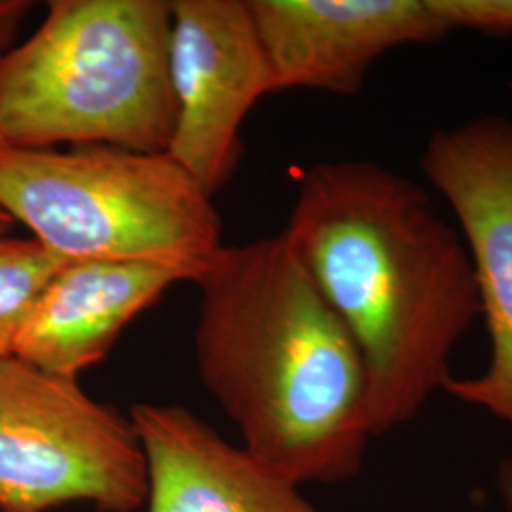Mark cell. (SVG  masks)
I'll list each match as a JSON object with an SVG mask.
<instances>
[{
    "label": "cell",
    "mask_w": 512,
    "mask_h": 512,
    "mask_svg": "<svg viewBox=\"0 0 512 512\" xmlns=\"http://www.w3.org/2000/svg\"><path fill=\"white\" fill-rule=\"evenodd\" d=\"M283 234L363 355L372 437L416 420L480 317L458 226L416 181L340 160L302 175Z\"/></svg>",
    "instance_id": "cell-1"
},
{
    "label": "cell",
    "mask_w": 512,
    "mask_h": 512,
    "mask_svg": "<svg viewBox=\"0 0 512 512\" xmlns=\"http://www.w3.org/2000/svg\"><path fill=\"white\" fill-rule=\"evenodd\" d=\"M194 283L198 374L243 448L298 486L359 475L365 361L285 234L222 245Z\"/></svg>",
    "instance_id": "cell-2"
},
{
    "label": "cell",
    "mask_w": 512,
    "mask_h": 512,
    "mask_svg": "<svg viewBox=\"0 0 512 512\" xmlns=\"http://www.w3.org/2000/svg\"><path fill=\"white\" fill-rule=\"evenodd\" d=\"M171 2L54 0L0 55V143L167 152Z\"/></svg>",
    "instance_id": "cell-3"
},
{
    "label": "cell",
    "mask_w": 512,
    "mask_h": 512,
    "mask_svg": "<svg viewBox=\"0 0 512 512\" xmlns=\"http://www.w3.org/2000/svg\"><path fill=\"white\" fill-rule=\"evenodd\" d=\"M0 209L69 260H150L196 281L222 247L211 196L167 152L0 143Z\"/></svg>",
    "instance_id": "cell-4"
},
{
    "label": "cell",
    "mask_w": 512,
    "mask_h": 512,
    "mask_svg": "<svg viewBox=\"0 0 512 512\" xmlns=\"http://www.w3.org/2000/svg\"><path fill=\"white\" fill-rule=\"evenodd\" d=\"M148 465L131 416L90 397L78 378L0 357V512L90 503L135 512Z\"/></svg>",
    "instance_id": "cell-5"
},
{
    "label": "cell",
    "mask_w": 512,
    "mask_h": 512,
    "mask_svg": "<svg viewBox=\"0 0 512 512\" xmlns=\"http://www.w3.org/2000/svg\"><path fill=\"white\" fill-rule=\"evenodd\" d=\"M425 179L448 202L471 256L490 363L444 391L512 429V120L478 116L437 129L423 148Z\"/></svg>",
    "instance_id": "cell-6"
},
{
    "label": "cell",
    "mask_w": 512,
    "mask_h": 512,
    "mask_svg": "<svg viewBox=\"0 0 512 512\" xmlns=\"http://www.w3.org/2000/svg\"><path fill=\"white\" fill-rule=\"evenodd\" d=\"M169 78L177 105L167 154L213 196L241 158V126L272 71L247 0H173Z\"/></svg>",
    "instance_id": "cell-7"
},
{
    "label": "cell",
    "mask_w": 512,
    "mask_h": 512,
    "mask_svg": "<svg viewBox=\"0 0 512 512\" xmlns=\"http://www.w3.org/2000/svg\"><path fill=\"white\" fill-rule=\"evenodd\" d=\"M274 92L355 95L385 54L454 31L433 0H247Z\"/></svg>",
    "instance_id": "cell-8"
},
{
    "label": "cell",
    "mask_w": 512,
    "mask_h": 512,
    "mask_svg": "<svg viewBox=\"0 0 512 512\" xmlns=\"http://www.w3.org/2000/svg\"><path fill=\"white\" fill-rule=\"evenodd\" d=\"M129 416L147 456L148 512H321L181 404H135Z\"/></svg>",
    "instance_id": "cell-9"
},
{
    "label": "cell",
    "mask_w": 512,
    "mask_h": 512,
    "mask_svg": "<svg viewBox=\"0 0 512 512\" xmlns=\"http://www.w3.org/2000/svg\"><path fill=\"white\" fill-rule=\"evenodd\" d=\"M188 270L150 260H73L38 300L12 355L78 378L109 355L122 330Z\"/></svg>",
    "instance_id": "cell-10"
},
{
    "label": "cell",
    "mask_w": 512,
    "mask_h": 512,
    "mask_svg": "<svg viewBox=\"0 0 512 512\" xmlns=\"http://www.w3.org/2000/svg\"><path fill=\"white\" fill-rule=\"evenodd\" d=\"M69 262L37 238L0 236V357L14 351L38 300Z\"/></svg>",
    "instance_id": "cell-11"
},
{
    "label": "cell",
    "mask_w": 512,
    "mask_h": 512,
    "mask_svg": "<svg viewBox=\"0 0 512 512\" xmlns=\"http://www.w3.org/2000/svg\"><path fill=\"white\" fill-rule=\"evenodd\" d=\"M454 31L473 29L490 37L512 35V0H433Z\"/></svg>",
    "instance_id": "cell-12"
},
{
    "label": "cell",
    "mask_w": 512,
    "mask_h": 512,
    "mask_svg": "<svg viewBox=\"0 0 512 512\" xmlns=\"http://www.w3.org/2000/svg\"><path fill=\"white\" fill-rule=\"evenodd\" d=\"M35 2L29 0H0V55L14 46L19 25L29 16Z\"/></svg>",
    "instance_id": "cell-13"
},
{
    "label": "cell",
    "mask_w": 512,
    "mask_h": 512,
    "mask_svg": "<svg viewBox=\"0 0 512 512\" xmlns=\"http://www.w3.org/2000/svg\"><path fill=\"white\" fill-rule=\"evenodd\" d=\"M497 490L501 495V501L505 503V509L512 512V456L499 463L497 469Z\"/></svg>",
    "instance_id": "cell-14"
},
{
    "label": "cell",
    "mask_w": 512,
    "mask_h": 512,
    "mask_svg": "<svg viewBox=\"0 0 512 512\" xmlns=\"http://www.w3.org/2000/svg\"><path fill=\"white\" fill-rule=\"evenodd\" d=\"M14 226V220L10 219V215H6L2 209H0V236L2 234H8Z\"/></svg>",
    "instance_id": "cell-15"
}]
</instances>
